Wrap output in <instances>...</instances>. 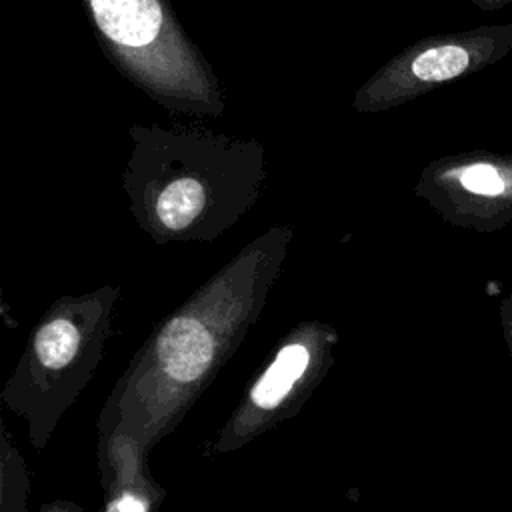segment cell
Listing matches in <instances>:
<instances>
[{
  "instance_id": "obj_5",
  "label": "cell",
  "mask_w": 512,
  "mask_h": 512,
  "mask_svg": "<svg viewBox=\"0 0 512 512\" xmlns=\"http://www.w3.org/2000/svg\"><path fill=\"white\" fill-rule=\"evenodd\" d=\"M206 194L198 180L180 178L170 182L156 200V216L168 230L186 228L204 208Z\"/></svg>"
},
{
  "instance_id": "obj_7",
  "label": "cell",
  "mask_w": 512,
  "mask_h": 512,
  "mask_svg": "<svg viewBox=\"0 0 512 512\" xmlns=\"http://www.w3.org/2000/svg\"><path fill=\"white\" fill-rule=\"evenodd\" d=\"M108 512H146V506L134 496H124L122 500L114 502Z\"/></svg>"
},
{
  "instance_id": "obj_6",
  "label": "cell",
  "mask_w": 512,
  "mask_h": 512,
  "mask_svg": "<svg viewBox=\"0 0 512 512\" xmlns=\"http://www.w3.org/2000/svg\"><path fill=\"white\" fill-rule=\"evenodd\" d=\"M80 344V334L76 326L66 318H54L44 324L34 340L36 354L40 362L48 368H62L66 366Z\"/></svg>"
},
{
  "instance_id": "obj_3",
  "label": "cell",
  "mask_w": 512,
  "mask_h": 512,
  "mask_svg": "<svg viewBox=\"0 0 512 512\" xmlns=\"http://www.w3.org/2000/svg\"><path fill=\"white\" fill-rule=\"evenodd\" d=\"M156 350L160 364L170 378L192 382L210 366L212 338L196 318L180 316L166 324Z\"/></svg>"
},
{
  "instance_id": "obj_1",
  "label": "cell",
  "mask_w": 512,
  "mask_h": 512,
  "mask_svg": "<svg viewBox=\"0 0 512 512\" xmlns=\"http://www.w3.org/2000/svg\"><path fill=\"white\" fill-rule=\"evenodd\" d=\"M100 32L150 88L206 94L202 70L158 0H88Z\"/></svg>"
},
{
  "instance_id": "obj_2",
  "label": "cell",
  "mask_w": 512,
  "mask_h": 512,
  "mask_svg": "<svg viewBox=\"0 0 512 512\" xmlns=\"http://www.w3.org/2000/svg\"><path fill=\"white\" fill-rule=\"evenodd\" d=\"M512 50V22L432 36L408 48L376 82L380 104H396L496 64Z\"/></svg>"
},
{
  "instance_id": "obj_8",
  "label": "cell",
  "mask_w": 512,
  "mask_h": 512,
  "mask_svg": "<svg viewBox=\"0 0 512 512\" xmlns=\"http://www.w3.org/2000/svg\"><path fill=\"white\" fill-rule=\"evenodd\" d=\"M512 0H472L474 6H478L480 10H498L508 6Z\"/></svg>"
},
{
  "instance_id": "obj_4",
  "label": "cell",
  "mask_w": 512,
  "mask_h": 512,
  "mask_svg": "<svg viewBox=\"0 0 512 512\" xmlns=\"http://www.w3.org/2000/svg\"><path fill=\"white\" fill-rule=\"evenodd\" d=\"M310 354L302 344L284 346L274 362L268 366L264 376L252 388V402L260 408H274L278 406L294 382L304 374L308 368Z\"/></svg>"
}]
</instances>
